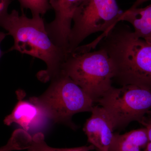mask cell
<instances>
[{
	"mask_svg": "<svg viewBox=\"0 0 151 151\" xmlns=\"http://www.w3.org/2000/svg\"><path fill=\"white\" fill-rule=\"evenodd\" d=\"M97 44L112 60L113 79L119 84L151 90V43L137 37L128 25L118 23L92 44Z\"/></svg>",
	"mask_w": 151,
	"mask_h": 151,
	"instance_id": "1",
	"label": "cell"
},
{
	"mask_svg": "<svg viewBox=\"0 0 151 151\" xmlns=\"http://www.w3.org/2000/svg\"><path fill=\"white\" fill-rule=\"evenodd\" d=\"M45 24L40 15L29 18L23 11L20 15L17 11L13 10L4 19L1 26L14 39V45L8 51L16 50L45 63L46 70L40 72L38 76L43 81H48L60 73L68 54L51 40Z\"/></svg>",
	"mask_w": 151,
	"mask_h": 151,
	"instance_id": "2",
	"label": "cell"
},
{
	"mask_svg": "<svg viewBox=\"0 0 151 151\" xmlns=\"http://www.w3.org/2000/svg\"><path fill=\"white\" fill-rule=\"evenodd\" d=\"M60 72L80 86L94 103L113 87L115 74L110 57L100 48L94 51L68 53Z\"/></svg>",
	"mask_w": 151,
	"mask_h": 151,
	"instance_id": "3",
	"label": "cell"
},
{
	"mask_svg": "<svg viewBox=\"0 0 151 151\" xmlns=\"http://www.w3.org/2000/svg\"><path fill=\"white\" fill-rule=\"evenodd\" d=\"M51 80L43 94L30 97L29 100L38 106L46 117L74 129L72 116L81 112H91L94 102L80 86L61 72Z\"/></svg>",
	"mask_w": 151,
	"mask_h": 151,
	"instance_id": "4",
	"label": "cell"
},
{
	"mask_svg": "<svg viewBox=\"0 0 151 151\" xmlns=\"http://www.w3.org/2000/svg\"><path fill=\"white\" fill-rule=\"evenodd\" d=\"M123 12L116 0H84L73 16L68 53L91 35L108 32L120 22Z\"/></svg>",
	"mask_w": 151,
	"mask_h": 151,
	"instance_id": "5",
	"label": "cell"
},
{
	"mask_svg": "<svg viewBox=\"0 0 151 151\" xmlns=\"http://www.w3.org/2000/svg\"><path fill=\"white\" fill-rule=\"evenodd\" d=\"M97 103L110 116L114 129H122L133 122L141 124L151 113V90L133 85L113 86Z\"/></svg>",
	"mask_w": 151,
	"mask_h": 151,
	"instance_id": "6",
	"label": "cell"
},
{
	"mask_svg": "<svg viewBox=\"0 0 151 151\" xmlns=\"http://www.w3.org/2000/svg\"><path fill=\"white\" fill-rule=\"evenodd\" d=\"M84 0H49L55 18L46 24L47 32L57 46L68 52V39L76 11Z\"/></svg>",
	"mask_w": 151,
	"mask_h": 151,
	"instance_id": "7",
	"label": "cell"
},
{
	"mask_svg": "<svg viewBox=\"0 0 151 151\" xmlns=\"http://www.w3.org/2000/svg\"><path fill=\"white\" fill-rule=\"evenodd\" d=\"M91 113L83 129L88 142L98 151H109L114 134L112 120L101 106H94Z\"/></svg>",
	"mask_w": 151,
	"mask_h": 151,
	"instance_id": "8",
	"label": "cell"
},
{
	"mask_svg": "<svg viewBox=\"0 0 151 151\" xmlns=\"http://www.w3.org/2000/svg\"><path fill=\"white\" fill-rule=\"evenodd\" d=\"M18 102L12 113L5 118L7 126L18 124L25 131L35 129L42 126L46 117L42 110L31 101L23 100L25 93L19 89L16 92Z\"/></svg>",
	"mask_w": 151,
	"mask_h": 151,
	"instance_id": "9",
	"label": "cell"
},
{
	"mask_svg": "<svg viewBox=\"0 0 151 151\" xmlns=\"http://www.w3.org/2000/svg\"><path fill=\"white\" fill-rule=\"evenodd\" d=\"M129 23L135 35L151 44V4L145 8H132L123 12L120 22Z\"/></svg>",
	"mask_w": 151,
	"mask_h": 151,
	"instance_id": "10",
	"label": "cell"
},
{
	"mask_svg": "<svg viewBox=\"0 0 151 151\" xmlns=\"http://www.w3.org/2000/svg\"><path fill=\"white\" fill-rule=\"evenodd\" d=\"M149 142L145 128L133 130L123 134H113L109 151H142Z\"/></svg>",
	"mask_w": 151,
	"mask_h": 151,
	"instance_id": "11",
	"label": "cell"
},
{
	"mask_svg": "<svg viewBox=\"0 0 151 151\" xmlns=\"http://www.w3.org/2000/svg\"><path fill=\"white\" fill-rule=\"evenodd\" d=\"M24 150L28 151H90L95 150L94 146H82L71 148H57L47 145L45 141L44 136L41 132L31 137L28 133L24 141Z\"/></svg>",
	"mask_w": 151,
	"mask_h": 151,
	"instance_id": "12",
	"label": "cell"
},
{
	"mask_svg": "<svg viewBox=\"0 0 151 151\" xmlns=\"http://www.w3.org/2000/svg\"><path fill=\"white\" fill-rule=\"evenodd\" d=\"M22 9H29L32 16H43L51 9L49 0H18Z\"/></svg>",
	"mask_w": 151,
	"mask_h": 151,
	"instance_id": "13",
	"label": "cell"
},
{
	"mask_svg": "<svg viewBox=\"0 0 151 151\" xmlns=\"http://www.w3.org/2000/svg\"><path fill=\"white\" fill-rule=\"evenodd\" d=\"M12 0H0V27L2 23L8 15V9Z\"/></svg>",
	"mask_w": 151,
	"mask_h": 151,
	"instance_id": "14",
	"label": "cell"
},
{
	"mask_svg": "<svg viewBox=\"0 0 151 151\" xmlns=\"http://www.w3.org/2000/svg\"><path fill=\"white\" fill-rule=\"evenodd\" d=\"M141 124L147 129L149 142H151V118L147 119L145 117Z\"/></svg>",
	"mask_w": 151,
	"mask_h": 151,
	"instance_id": "15",
	"label": "cell"
},
{
	"mask_svg": "<svg viewBox=\"0 0 151 151\" xmlns=\"http://www.w3.org/2000/svg\"><path fill=\"white\" fill-rule=\"evenodd\" d=\"M7 35H8L7 33L6 34L5 33L3 32L0 31V59H1V57L4 53V52L2 51L1 49V43Z\"/></svg>",
	"mask_w": 151,
	"mask_h": 151,
	"instance_id": "16",
	"label": "cell"
},
{
	"mask_svg": "<svg viewBox=\"0 0 151 151\" xmlns=\"http://www.w3.org/2000/svg\"><path fill=\"white\" fill-rule=\"evenodd\" d=\"M150 1V0H136V1L134 3V4L132 6V8L138 7L141 4L143 3L146 2L147 1Z\"/></svg>",
	"mask_w": 151,
	"mask_h": 151,
	"instance_id": "17",
	"label": "cell"
},
{
	"mask_svg": "<svg viewBox=\"0 0 151 151\" xmlns=\"http://www.w3.org/2000/svg\"><path fill=\"white\" fill-rule=\"evenodd\" d=\"M142 151H151V142H150L145 149Z\"/></svg>",
	"mask_w": 151,
	"mask_h": 151,
	"instance_id": "18",
	"label": "cell"
},
{
	"mask_svg": "<svg viewBox=\"0 0 151 151\" xmlns=\"http://www.w3.org/2000/svg\"><path fill=\"white\" fill-rule=\"evenodd\" d=\"M150 114H151V112L150 113Z\"/></svg>",
	"mask_w": 151,
	"mask_h": 151,
	"instance_id": "19",
	"label": "cell"
}]
</instances>
